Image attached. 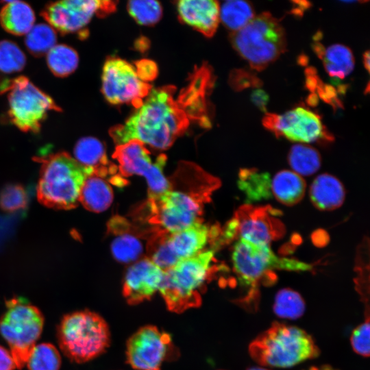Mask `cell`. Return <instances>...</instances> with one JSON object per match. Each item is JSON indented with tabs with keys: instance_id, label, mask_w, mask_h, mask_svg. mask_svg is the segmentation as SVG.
<instances>
[{
	"instance_id": "6da1fadb",
	"label": "cell",
	"mask_w": 370,
	"mask_h": 370,
	"mask_svg": "<svg viewBox=\"0 0 370 370\" xmlns=\"http://www.w3.org/2000/svg\"><path fill=\"white\" fill-rule=\"evenodd\" d=\"M213 84L212 71L204 64L178 95L173 86L152 88L133 114L110 129L111 138L116 146L136 140L154 149L169 148L192 123L210 125L207 97Z\"/></svg>"
},
{
	"instance_id": "7a4b0ae2",
	"label": "cell",
	"mask_w": 370,
	"mask_h": 370,
	"mask_svg": "<svg viewBox=\"0 0 370 370\" xmlns=\"http://www.w3.org/2000/svg\"><path fill=\"white\" fill-rule=\"evenodd\" d=\"M233 269L240 282L247 288L243 297L234 302L247 311L254 312L259 306L262 284L276 280L273 270L301 271L311 270V264L299 260L277 256L269 245H256L243 240L234 244L232 256Z\"/></svg>"
},
{
	"instance_id": "3957f363",
	"label": "cell",
	"mask_w": 370,
	"mask_h": 370,
	"mask_svg": "<svg viewBox=\"0 0 370 370\" xmlns=\"http://www.w3.org/2000/svg\"><path fill=\"white\" fill-rule=\"evenodd\" d=\"M249 354L259 367L288 368L318 357L320 349L305 330L275 321L250 343Z\"/></svg>"
},
{
	"instance_id": "277c9868",
	"label": "cell",
	"mask_w": 370,
	"mask_h": 370,
	"mask_svg": "<svg viewBox=\"0 0 370 370\" xmlns=\"http://www.w3.org/2000/svg\"><path fill=\"white\" fill-rule=\"evenodd\" d=\"M214 251L205 249L164 271L159 292L169 310L181 313L199 307L201 295L215 273Z\"/></svg>"
},
{
	"instance_id": "5b68a950",
	"label": "cell",
	"mask_w": 370,
	"mask_h": 370,
	"mask_svg": "<svg viewBox=\"0 0 370 370\" xmlns=\"http://www.w3.org/2000/svg\"><path fill=\"white\" fill-rule=\"evenodd\" d=\"M37 159L42 164L37 186L40 202L55 209L75 208L82 185L92 171L64 151Z\"/></svg>"
},
{
	"instance_id": "8992f818",
	"label": "cell",
	"mask_w": 370,
	"mask_h": 370,
	"mask_svg": "<svg viewBox=\"0 0 370 370\" xmlns=\"http://www.w3.org/2000/svg\"><path fill=\"white\" fill-rule=\"evenodd\" d=\"M202 198L170 187L156 195H148L145 203L134 212L135 218L154 232L174 233L202 221Z\"/></svg>"
},
{
	"instance_id": "52a82bcc",
	"label": "cell",
	"mask_w": 370,
	"mask_h": 370,
	"mask_svg": "<svg viewBox=\"0 0 370 370\" xmlns=\"http://www.w3.org/2000/svg\"><path fill=\"white\" fill-rule=\"evenodd\" d=\"M61 350L71 360L81 363L104 352L110 345V332L98 314L82 310L65 315L58 329Z\"/></svg>"
},
{
	"instance_id": "ba28073f",
	"label": "cell",
	"mask_w": 370,
	"mask_h": 370,
	"mask_svg": "<svg viewBox=\"0 0 370 370\" xmlns=\"http://www.w3.org/2000/svg\"><path fill=\"white\" fill-rule=\"evenodd\" d=\"M230 40L234 49L256 71L265 69L286 49L284 29L269 12L254 16L243 28L232 32Z\"/></svg>"
},
{
	"instance_id": "9c48e42d",
	"label": "cell",
	"mask_w": 370,
	"mask_h": 370,
	"mask_svg": "<svg viewBox=\"0 0 370 370\" xmlns=\"http://www.w3.org/2000/svg\"><path fill=\"white\" fill-rule=\"evenodd\" d=\"M43 323L40 311L25 299L14 297L6 301V310L0 320V332L10 347L17 368L26 364Z\"/></svg>"
},
{
	"instance_id": "30bf717a",
	"label": "cell",
	"mask_w": 370,
	"mask_h": 370,
	"mask_svg": "<svg viewBox=\"0 0 370 370\" xmlns=\"http://www.w3.org/2000/svg\"><path fill=\"white\" fill-rule=\"evenodd\" d=\"M0 92L8 94L10 121L25 132H39L49 111H62L50 96L25 76L1 82Z\"/></svg>"
},
{
	"instance_id": "8fae6325",
	"label": "cell",
	"mask_w": 370,
	"mask_h": 370,
	"mask_svg": "<svg viewBox=\"0 0 370 370\" xmlns=\"http://www.w3.org/2000/svg\"><path fill=\"white\" fill-rule=\"evenodd\" d=\"M112 158L118 162V170L123 177L138 175L147 182L148 195L162 193L170 188L163 169L166 162L164 154L153 155L143 143L134 140L117 145Z\"/></svg>"
},
{
	"instance_id": "7c38bea8",
	"label": "cell",
	"mask_w": 370,
	"mask_h": 370,
	"mask_svg": "<svg viewBox=\"0 0 370 370\" xmlns=\"http://www.w3.org/2000/svg\"><path fill=\"white\" fill-rule=\"evenodd\" d=\"M101 91L111 104L130 103L139 107L152 89L138 75L135 66L118 57H109L101 75Z\"/></svg>"
},
{
	"instance_id": "4fadbf2b",
	"label": "cell",
	"mask_w": 370,
	"mask_h": 370,
	"mask_svg": "<svg viewBox=\"0 0 370 370\" xmlns=\"http://www.w3.org/2000/svg\"><path fill=\"white\" fill-rule=\"evenodd\" d=\"M115 1L65 0L51 2L41 11L49 25L62 34L85 33L84 28L94 15L104 16L115 10Z\"/></svg>"
},
{
	"instance_id": "5bb4252c",
	"label": "cell",
	"mask_w": 370,
	"mask_h": 370,
	"mask_svg": "<svg viewBox=\"0 0 370 370\" xmlns=\"http://www.w3.org/2000/svg\"><path fill=\"white\" fill-rule=\"evenodd\" d=\"M263 125L277 137L299 143L330 142L334 137L323 124L321 116L301 106L282 114L267 113Z\"/></svg>"
},
{
	"instance_id": "9a60e30c",
	"label": "cell",
	"mask_w": 370,
	"mask_h": 370,
	"mask_svg": "<svg viewBox=\"0 0 370 370\" xmlns=\"http://www.w3.org/2000/svg\"><path fill=\"white\" fill-rule=\"evenodd\" d=\"M173 348L168 333L153 325H145L127 341V362L136 370H161L164 361L173 356Z\"/></svg>"
},
{
	"instance_id": "2e32d148",
	"label": "cell",
	"mask_w": 370,
	"mask_h": 370,
	"mask_svg": "<svg viewBox=\"0 0 370 370\" xmlns=\"http://www.w3.org/2000/svg\"><path fill=\"white\" fill-rule=\"evenodd\" d=\"M277 215L278 211L270 206H241L232 219L236 237L256 245H269L271 241L282 238L286 232Z\"/></svg>"
},
{
	"instance_id": "e0dca14e",
	"label": "cell",
	"mask_w": 370,
	"mask_h": 370,
	"mask_svg": "<svg viewBox=\"0 0 370 370\" xmlns=\"http://www.w3.org/2000/svg\"><path fill=\"white\" fill-rule=\"evenodd\" d=\"M164 271L147 258L131 265L124 277L123 295L130 305L149 300L159 291Z\"/></svg>"
},
{
	"instance_id": "ac0fdd59",
	"label": "cell",
	"mask_w": 370,
	"mask_h": 370,
	"mask_svg": "<svg viewBox=\"0 0 370 370\" xmlns=\"http://www.w3.org/2000/svg\"><path fill=\"white\" fill-rule=\"evenodd\" d=\"M218 226L209 227L197 221L178 232L169 234V243L179 260L193 257L206 249V245L220 234Z\"/></svg>"
},
{
	"instance_id": "d6986e66",
	"label": "cell",
	"mask_w": 370,
	"mask_h": 370,
	"mask_svg": "<svg viewBox=\"0 0 370 370\" xmlns=\"http://www.w3.org/2000/svg\"><path fill=\"white\" fill-rule=\"evenodd\" d=\"M108 229L116 235L111 243V251L117 261L130 263L141 256L143 248L140 238L147 236L143 230L132 226L127 219L120 217L112 219Z\"/></svg>"
},
{
	"instance_id": "ffe728a7",
	"label": "cell",
	"mask_w": 370,
	"mask_h": 370,
	"mask_svg": "<svg viewBox=\"0 0 370 370\" xmlns=\"http://www.w3.org/2000/svg\"><path fill=\"white\" fill-rule=\"evenodd\" d=\"M180 18L207 37L215 33L219 21L220 5L212 0H182L177 3Z\"/></svg>"
},
{
	"instance_id": "44dd1931",
	"label": "cell",
	"mask_w": 370,
	"mask_h": 370,
	"mask_svg": "<svg viewBox=\"0 0 370 370\" xmlns=\"http://www.w3.org/2000/svg\"><path fill=\"white\" fill-rule=\"evenodd\" d=\"M75 159L82 166L90 169L92 173L107 178L112 176L116 184H123L124 177L116 176L118 167L110 162L106 156L103 144L94 137H84L80 138L74 147Z\"/></svg>"
},
{
	"instance_id": "7402d4cb",
	"label": "cell",
	"mask_w": 370,
	"mask_h": 370,
	"mask_svg": "<svg viewBox=\"0 0 370 370\" xmlns=\"http://www.w3.org/2000/svg\"><path fill=\"white\" fill-rule=\"evenodd\" d=\"M345 197L343 185L336 177L330 174L318 175L310 186V200L321 210H332L339 208Z\"/></svg>"
},
{
	"instance_id": "603a6c76",
	"label": "cell",
	"mask_w": 370,
	"mask_h": 370,
	"mask_svg": "<svg viewBox=\"0 0 370 370\" xmlns=\"http://www.w3.org/2000/svg\"><path fill=\"white\" fill-rule=\"evenodd\" d=\"M113 190L107 178L91 173L88 175L81 188L79 202L92 212H101L111 205Z\"/></svg>"
},
{
	"instance_id": "cb8c5ba5",
	"label": "cell",
	"mask_w": 370,
	"mask_h": 370,
	"mask_svg": "<svg viewBox=\"0 0 370 370\" xmlns=\"http://www.w3.org/2000/svg\"><path fill=\"white\" fill-rule=\"evenodd\" d=\"M0 11V23L8 33L27 34L34 25L35 14L31 6L22 1H3Z\"/></svg>"
},
{
	"instance_id": "d4e9b609",
	"label": "cell",
	"mask_w": 370,
	"mask_h": 370,
	"mask_svg": "<svg viewBox=\"0 0 370 370\" xmlns=\"http://www.w3.org/2000/svg\"><path fill=\"white\" fill-rule=\"evenodd\" d=\"M306 186V182L301 175L288 170L278 172L271 183V190L275 199L289 206L303 199Z\"/></svg>"
},
{
	"instance_id": "484cf974",
	"label": "cell",
	"mask_w": 370,
	"mask_h": 370,
	"mask_svg": "<svg viewBox=\"0 0 370 370\" xmlns=\"http://www.w3.org/2000/svg\"><path fill=\"white\" fill-rule=\"evenodd\" d=\"M327 73L332 77L345 78L354 69V58L347 47L335 44L324 49L319 57Z\"/></svg>"
},
{
	"instance_id": "4316f807",
	"label": "cell",
	"mask_w": 370,
	"mask_h": 370,
	"mask_svg": "<svg viewBox=\"0 0 370 370\" xmlns=\"http://www.w3.org/2000/svg\"><path fill=\"white\" fill-rule=\"evenodd\" d=\"M254 17V10L249 2L227 1L220 5V21L233 32L243 28Z\"/></svg>"
},
{
	"instance_id": "83f0119b",
	"label": "cell",
	"mask_w": 370,
	"mask_h": 370,
	"mask_svg": "<svg viewBox=\"0 0 370 370\" xmlns=\"http://www.w3.org/2000/svg\"><path fill=\"white\" fill-rule=\"evenodd\" d=\"M169 234L156 232L148 238L147 243V258L163 271L171 268L180 261L170 247Z\"/></svg>"
},
{
	"instance_id": "f1b7e54d",
	"label": "cell",
	"mask_w": 370,
	"mask_h": 370,
	"mask_svg": "<svg viewBox=\"0 0 370 370\" xmlns=\"http://www.w3.org/2000/svg\"><path fill=\"white\" fill-rule=\"evenodd\" d=\"M79 63L77 51L64 44L56 45L47 54V64L56 77H65L73 73Z\"/></svg>"
},
{
	"instance_id": "f546056e",
	"label": "cell",
	"mask_w": 370,
	"mask_h": 370,
	"mask_svg": "<svg viewBox=\"0 0 370 370\" xmlns=\"http://www.w3.org/2000/svg\"><path fill=\"white\" fill-rule=\"evenodd\" d=\"M288 160L293 172L299 175H311L321 166L319 153L306 145H293L289 151Z\"/></svg>"
},
{
	"instance_id": "4dcf8cb0",
	"label": "cell",
	"mask_w": 370,
	"mask_h": 370,
	"mask_svg": "<svg viewBox=\"0 0 370 370\" xmlns=\"http://www.w3.org/2000/svg\"><path fill=\"white\" fill-rule=\"evenodd\" d=\"M305 310V301L298 292L285 288L276 293L273 310L277 317L294 320L300 318Z\"/></svg>"
},
{
	"instance_id": "1f68e13d",
	"label": "cell",
	"mask_w": 370,
	"mask_h": 370,
	"mask_svg": "<svg viewBox=\"0 0 370 370\" xmlns=\"http://www.w3.org/2000/svg\"><path fill=\"white\" fill-rule=\"evenodd\" d=\"M57 35L56 30L49 25L40 23L34 27L26 34L25 43L29 52L40 57L56 45Z\"/></svg>"
},
{
	"instance_id": "d6a6232c",
	"label": "cell",
	"mask_w": 370,
	"mask_h": 370,
	"mask_svg": "<svg viewBox=\"0 0 370 370\" xmlns=\"http://www.w3.org/2000/svg\"><path fill=\"white\" fill-rule=\"evenodd\" d=\"M239 186L251 200H258L271 194V182L267 173L244 169L239 173Z\"/></svg>"
},
{
	"instance_id": "836d02e7",
	"label": "cell",
	"mask_w": 370,
	"mask_h": 370,
	"mask_svg": "<svg viewBox=\"0 0 370 370\" xmlns=\"http://www.w3.org/2000/svg\"><path fill=\"white\" fill-rule=\"evenodd\" d=\"M60 364L58 351L49 343L35 345L26 362L29 370H58Z\"/></svg>"
},
{
	"instance_id": "e575fe53",
	"label": "cell",
	"mask_w": 370,
	"mask_h": 370,
	"mask_svg": "<svg viewBox=\"0 0 370 370\" xmlns=\"http://www.w3.org/2000/svg\"><path fill=\"white\" fill-rule=\"evenodd\" d=\"M369 247L368 240L365 241L361 244L358 256L357 257V267H356L358 273L357 278L355 279L356 288L358 292L361 301L365 304V319H369V260L365 262V260L369 258V256L365 258V250ZM369 249L367 250V251ZM366 251V252H367Z\"/></svg>"
},
{
	"instance_id": "d590c367",
	"label": "cell",
	"mask_w": 370,
	"mask_h": 370,
	"mask_svg": "<svg viewBox=\"0 0 370 370\" xmlns=\"http://www.w3.org/2000/svg\"><path fill=\"white\" fill-rule=\"evenodd\" d=\"M127 10L130 16L140 25H151L161 18L162 9L156 1H130L127 3Z\"/></svg>"
},
{
	"instance_id": "8d00e7d4",
	"label": "cell",
	"mask_w": 370,
	"mask_h": 370,
	"mask_svg": "<svg viewBox=\"0 0 370 370\" xmlns=\"http://www.w3.org/2000/svg\"><path fill=\"white\" fill-rule=\"evenodd\" d=\"M25 64V55L15 42L7 40L0 41L1 72L12 73L21 71Z\"/></svg>"
},
{
	"instance_id": "74e56055",
	"label": "cell",
	"mask_w": 370,
	"mask_h": 370,
	"mask_svg": "<svg viewBox=\"0 0 370 370\" xmlns=\"http://www.w3.org/2000/svg\"><path fill=\"white\" fill-rule=\"evenodd\" d=\"M27 204V193L19 184H8L0 193V206L6 212H12L24 209Z\"/></svg>"
},
{
	"instance_id": "f35d334b",
	"label": "cell",
	"mask_w": 370,
	"mask_h": 370,
	"mask_svg": "<svg viewBox=\"0 0 370 370\" xmlns=\"http://www.w3.org/2000/svg\"><path fill=\"white\" fill-rule=\"evenodd\" d=\"M350 343L353 350L358 355L369 357L370 355L369 320H364L352 332Z\"/></svg>"
},
{
	"instance_id": "ab89813d",
	"label": "cell",
	"mask_w": 370,
	"mask_h": 370,
	"mask_svg": "<svg viewBox=\"0 0 370 370\" xmlns=\"http://www.w3.org/2000/svg\"><path fill=\"white\" fill-rule=\"evenodd\" d=\"M230 82L232 87L237 90L249 87H259L261 85L260 79L254 73L241 69L232 73Z\"/></svg>"
},
{
	"instance_id": "60d3db41",
	"label": "cell",
	"mask_w": 370,
	"mask_h": 370,
	"mask_svg": "<svg viewBox=\"0 0 370 370\" xmlns=\"http://www.w3.org/2000/svg\"><path fill=\"white\" fill-rule=\"evenodd\" d=\"M135 68L140 77L148 82L156 76L157 66L156 64L148 60H142L136 62Z\"/></svg>"
},
{
	"instance_id": "b9f144b4",
	"label": "cell",
	"mask_w": 370,
	"mask_h": 370,
	"mask_svg": "<svg viewBox=\"0 0 370 370\" xmlns=\"http://www.w3.org/2000/svg\"><path fill=\"white\" fill-rule=\"evenodd\" d=\"M16 367L10 352L0 345V370H14Z\"/></svg>"
},
{
	"instance_id": "7bdbcfd3",
	"label": "cell",
	"mask_w": 370,
	"mask_h": 370,
	"mask_svg": "<svg viewBox=\"0 0 370 370\" xmlns=\"http://www.w3.org/2000/svg\"><path fill=\"white\" fill-rule=\"evenodd\" d=\"M251 99L260 110L266 111L269 97L264 90L261 89L255 90L251 95Z\"/></svg>"
},
{
	"instance_id": "ee69618b",
	"label": "cell",
	"mask_w": 370,
	"mask_h": 370,
	"mask_svg": "<svg viewBox=\"0 0 370 370\" xmlns=\"http://www.w3.org/2000/svg\"><path fill=\"white\" fill-rule=\"evenodd\" d=\"M297 5H295V8L293 9V13L297 14V15L300 13V10H305L307 8L309 7L310 3L307 1H295Z\"/></svg>"
},
{
	"instance_id": "f6af8a7d",
	"label": "cell",
	"mask_w": 370,
	"mask_h": 370,
	"mask_svg": "<svg viewBox=\"0 0 370 370\" xmlns=\"http://www.w3.org/2000/svg\"><path fill=\"white\" fill-rule=\"evenodd\" d=\"M304 370H338L330 365H323L319 366H312Z\"/></svg>"
},
{
	"instance_id": "bcb514c9",
	"label": "cell",
	"mask_w": 370,
	"mask_h": 370,
	"mask_svg": "<svg viewBox=\"0 0 370 370\" xmlns=\"http://www.w3.org/2000/svg\"><path fill=\"white\" fill-rule=\"evenodd\" d=\"M363 63L367 71H369V51H367L363 55Z\"/></svg>"
},
{
	"instance_id": "7dc6e473",
	"label": "cell",
	"mask_w": 370,
	"mask_h": 370,
	"mask_svg": "<svg viewBox=\"0 0 370 370\" xmlns=\"http://www.w3.org/2000/svg\"><path fill=\"white\" fill-rule=\"evenodd\" d=\"M247 370H269V369L264 367H254L251 368H249Z\"/></svg>"
}]
</instances>
